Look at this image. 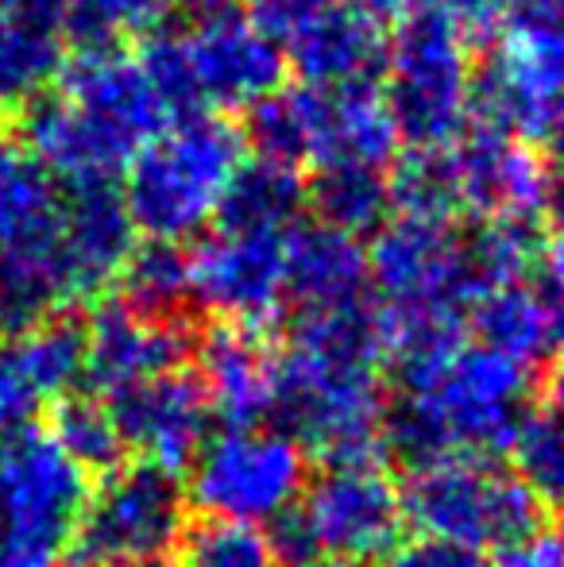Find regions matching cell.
Instances as JSON below:
<instances>
[{
    "label": "cell",
    "mask_w": 564,
    "mask_h": 567,
    "mask_svg": "<svg viewBox=\"0 0 564 567\" xmlns=\"http://www.w3.org/2000/svg\"><path fill=\"white\" fill-rule=\"evenodd\" d=\"M387 359L376 306L298 317L275 374V417L325 463L376 460L383 452Z\"/></svg>",
    "instance_id": "6da1fadb"
},
{
    "label": "cell",
    "mask_w": 564,
    "mask_h": 567,
    "mask_svg": "<svg viewBox=\"0 0 564 567\" xmlns=\"http://www.w3.org/2000/svg\"><path fill=\"white\" fill-rule=\"evenodd\" d=\"M394 367L399 398L387 402L383 449L410 471L441 455L506 452L530 413V367L468 337Z\"/></svg>",
    "instance_id": "7a4b0ae2"
},
{
    "label": "cell",
    "mask_w": 564,
    "mask_h": 567,
    "mask_svg": "<svg viewBox=\"0 0 564 567\" xmlns=\"http://www.w3.org/2000/svg\"><path fill=\"white\" fill-rule=\"evenodd\" d=\"M248 163V140L221 113L166 124L132 155L124 171V205L140 236L186 244L217 225L236 171Z\"/></svg>",
    "instance_id": "3957f363"
},
{
    "label": "cell",
    "mask_w": 564,
    "mask_h": 567,
    "mask_svg": "<svg viewBox=\"0 0 564 567\" xmlns=\"http://www.w3.org/2000/svg\"><path fill=\"white\" fill-rule=\"evenodd\" d=\"M66 306V186L23 135L0 132V337L54 321Z\"/></svg>",
    "instance_id": "277c9868"
},
{
    "label": "cell",
    "mask_w": 564,
    "mask_h": 567,
    "mask_svg": "<svg viewBox=\"0 0 564 567\" xmlns=\"http://www.w3.org/2000/svg\"><path fill=\"white\" fill-rule=\"evenodd\" d=\"M383 97L410 147H449L472 124L475 62L472 39L452 23L437 0H429L387 43Z\"/></svg>",
    "instance_id": "5b68a950"
},
{
    "label": "cell",
    "mask_w": 564,
    "mask_h": 567,
    "mask_svg": "<svg viewBox=\"0 0 564 567\" xmlns=\"http://www.w3.org/2000/svg\"><path fill=\"white\" fill-rule=\"evenodd\" d=\"M90 498V475L47 429L0 436V567H59Z\"/></svg>",
    "instance_id": "8992f818"
},
{
    "label": "cell",
    "mask_w": 564,
    "mask_h": 567,
    "mask_svg": "<svg viewBox=\"0 0 564 567\" xmlns=\"http://www.w3.org/2000/svg\"><path fill=\"white\" fill-rule=\"evenodd\" d=\"M402 509L422 537L491 553L506 548L542 525V502L514 471L488 455H441L410 471Z\"/></svg>",
    "instance_id": "52a82bcc"
},
{
    "label": "cell",
    "mask_w": 564,
    "mask_h": 567,
    "mask_svg": "<svg viewBox=\"0 0 564 567\" xmlns=\"http://www.w3.org/2000/svg\"><path fill=\"white\" fill-rule=\"evenodd\" d=\"M186 533L182 478L155 463H121L90 491L74 533L78 567H166Z\"/></svg>",
    "instance_id": "ba28073f"
},
{
    "label": "cell",
    "mask_w": 564,
    "mask_h": 567,
    "mask_svg": "<svg viewBox=\"0 0 564 567\" xmlns=\"http://www.w3.org/2000/svg\"><path fill=\"white\" fill-rule=\"evenodd\" d=\"M189 494L209 517L275 525L306 491V449L283 429H225L189 463Z\"/></svg>",
    "instance_id": "9c48e42d"
},
{
    "label": "cell",
    "mask_w": 564,
    "mask_h": 567,
    "mask_svg": "<svg viewBox=\"0 0 564 567\" xmlns=\"http://www.w3.org/2000/svg\"><path fill=\"white\" fill-rule=\"evenodd\" d=\"M202 113H248L283 90V43L248 16L240 0H186L178 28Z\"/></svg>",
    "instance_id": "30bf717a"
},
{
    "label": "cell",
    "mask_w": 564,
    "mask_h": 567,
    "mask_svg": "<svg viewBox=\"0 0 564 567\" xmlns=\"http://www.w3.org/2000/svg\"><path fill=\"white\" fill-rule=\"evenodd\" d=\"M472 124L522 140H550L564 116V16L514 20L495 35V54L475 70Z\"/></svg>",
    "instance_id": "8fae6325"
},
{
    "label": "cell",
    "mask_w": 564,
    "mask_h": 567,
    "mask_svg": "<svg viewBox=\"0 0 564 567\" xmlns=\"http://www.w3.org/2000/svg\"><path fill=\"white\" fill-rule=\"evenodd\" d=\"M290 514L309 556L329 553L360 564L387 556L407 529L402 486L376 460L325 463Z\"/></svg>",
    "instance_id": "7c38bea8"
},
{
    "label": "cell",
    "mask_w": 564,
    "mask_h": 567,
    "mask_svg": "<svg viewBox=\"0 0 564 567\" xmlns=\"http://www.w3.org/2000/svg\"><path fill=\"white\" fill-rule=\"evenodd\" d=\"M189 259V301L225 324L259 329L286 313V231L213 228L197 236Z\"/></svg>",
    "instance_id": "4fadbf2b"
},
{
    "label": "cell",
    "mask_w": 564,
    "mask_h": 567,
    "mask_svg": "<svg viewBox=\"0 0 564 567\" xmlns=\"http://www.w3.org/2000/svg\"><path fill=\"white\" fill-rule=\"evenodd\" d=\"M449 163L460 213L468 217L537 220L550 205L553 163L522 135L468 124V132L449 143Z\"/></svg>",
    "instance_id": "5bb4252c"
},
{
    "label": "cell",
    "mask_w": 564,
    "mask_h": 567,
    "mask_svg": "<svg viewBox=\"0 0 564 567\" xmlns=\"http://www.w3.org/2000/svg\"><path fill=\"white\" fill-rule=\"evenodd\" d=\"M82 379L101 398L147 382L155 374L178 371L182 359L194 348L189 324L182 317L147 313L124 298H109L93 306L90 324L82 329Z\"/></svg>",
    "instance_id": "9a60e30c"
},
{
    "label": "cell",
    "mask_w": 564,
    "mask_h": 567,
    "mask_svg": "<svg viewBox=\"0 0 564 567\" xmlns=\"http://www.w3.org/2000/svg\"><path fill=\"white\" fill-rule=\"evenodd\" d=\"M105 405L116 421L124 452H136L143 463H155L178 475L194 463L202 444L209 441V402L189 371H166L136 386L105 394Z\"/></svg>",
    "instance_id": "2e32d148"
},
{
    "label": "cell",
    "mask_w": 564,
    "mask_h": 567,
    "mask_svg": "<svg viewBox=\"0 0 564 567\" xmlns=\"http://www.w3.org/2000/svg\"><path fill=\"white\" fill-rule=\"evenodd\" d=\"M54 93H62L70 105L93 116L132 151H140L166 124H174L140 54L124 47H78L74 59L62 62Z\"/></svg>",
    "instance_id": "e0dca14e"
},
{
    "label": "cell",
    "mask_w": 564,
    "mask_h": 567,
    "mask_svg": "<svg viewBox=\"0 0 564 567\" xmlns=\"http://www.w3.org/2000/svg\"><path fill=\"white\" fill-rule=\"evenodd\" d=\"M82 363V329L70 321H43L0 337V436L35 425L39 413L74 394Z\"/></svg>",
    "instance_id": "ac0fdd59"
},
{
    "label": "cell",
    "mask_w": 564,
    "mask_h": 567,
    "mask_svg": "<svg viewBox=\"0 0 564 567\" xmlns=\"http://www.w3.org/2000/svg\"><path fill=\"white\" fill-rule=\"evenodd\" d=\"M140 231L124 205L121 182L66 186V270L74 306H93L121 282Z\"/></svg>",
    "instance_id": "d6986e66"
},
{
    "label": "cell",
    "mask_w": 564,
    "mask_h": 567,
    "mask_svg": "<svg viewBox=\"0 0 564 567\" xmlns=\"http://www.w3.org/2000/svg\"><path fill=\"white\" fill-rule=\"evenodd\" d=\"M286 313L321 317L356 309L371 301L368 247L360 236H348L321 220L294 225L286 231Z\"/></svg>",
    "instance_id": "ffe728a7"
},
{
    "label": "cell",
    "mask_w": 564,
    "mask_h": 567,
    "mask_svg": "<svg viewBox=\"0 0 564 567\" xmlns=\"http://www.w3.org/2000/svg\"><path fill=\"white\" fill-rule=\"evenodd\" d=\"M275 374L279 351L259 329L221 321L197 340V382L209 413L228 429L259 425L275 410Z\"/></svg>",
    "instance_id": "44dd1931"
},
{
    "label": "cell",
    "mask_w": 564,
    "mask_h": 567,
    "mask_svg": "<svg viewBox=\"0 0 564 567\" xmlns=\"http://www.w3.org/2000/svg\"><path fill=\"white\" fill-rule=\"evenodd\" d=\"M286 66L306 85H352L376 82L387 59V39L379 20L360 8L332 4L283 39Z\"/></svg>",
    "instance_id": "7402d4cb"
},
{
    "label": "cell",
    "mask_w": 564,
    "mask_h": 567,
    "mask_svg": "<svg viewBox=\"0 0 564 567\" xmlns=\"http://www.w3.org/2000/svg\"><path fill=\"white\" fill-rule=\"evenodd\" d=\"M399 151L402 132L376 82L321 85V155L314 171L337 163L387 171Z\"/></svg>",
    "instance_id": "603a6c76"
},
{
    "label": "cell",
    "mask_w": 564,
    "mask_h": 567,
    "mask_svg": "<svg viewBox=\"0 0 564 567\" xmlns=\"http://www.w3.org/2000/svg\"><path fill=\"white\" fill-rule=\"evenodd\" d=\"M550 309L553 301L537 286H495L468 309V329L475 332V343L530 367L550 351Z\"/></svg>",
    "instance_id": "cb8c5ba5"
},
{
    "label": "cell",
    "mask_w": 564,
    "mask_h": 567,
    "mask_svg": "<svg viewBox=\"0 0 564 567\" xmlns=\"http://www.w3.org/2000/svg\"><path fill=\"white\" fill-rule=\"evenodd\" d=\"M62 35V28L28 12L0 23V120L23 113L43 97L47 85H54L66 62Z\"/></svg>",
    "instance_id": "d4e9b609"
},
{
    "label": "cell",
    "mask_w": 564,
    "mask_h": 567,
    "mask_svg": "<svg viewBox=\"0 0 564 567\" xmlns=\"http://www.w3.org/2000/svg\"><path fill=\"white\" fill-rule=\"evenodd\" d=\"M306 213V182L298 171L267 158H248L236 171L228 197L221 205L217 228L244 231H290Z\"/></svg>",
    "instance_id": "484cf974"
},
{
    "label": "cell",
    "mask_w": 564,
    "mask_h": 567,
    "mask_svg": "<svg viewBox=\"0 0 564 567\" xmlns=\"http://www.w3.org/2000/svg\"><path fill=\"white\" fill-rule=\"evenodd\" d=\"M306 209L329 228H340L348 236H363L376 231L391 217V186H387V171L376 166H321L314 182H306Z\"/></svg>",
    "instance_id": "4316f807"
},
{
    "label": "cell",
    "mask_w": 564,
    "mask_h": 567,
    "mask_svg": "<svg viewBox=\"0 0 564 567\" xmlns=\"http://www.w3.org/2000/svg\"><path fill=\"white\" fill-rule=\"evenodd\" d=\"M186 0H70L66 35L78 47H121L171 28Z\"/></svg>",
    "instance_id": "83f0119b"
},
{
    "label": "cell",
    "mask_w": 564,
    "mask_h": 567,
    "mask_svg": "<svg viewBox=\"0 0 564 567\" xmlns=\"http://www.w3.org/2000/svg\"><path fill=\"white\" fill-rule=\"evenodd\" d=\"M542 236L545 231H537V220H519V217L480 220V228L464 239V247L483 293L495 290V286L530 282V275L537 267Z\"/></svg>",
    "instance_id": "f1b7e54d"
},
{
    "label": "cell",
    "mask_w": 564,
    "mask_h": 567,
    "mask_svg": "<svg viewBox=\"0 0 564 567\" xmlns=\"http://www.w3.org/2000/svg\"><path fill=\"white\" fill-rule=\"evenodd\" d=\"M47 433L59 441V449L90 475V471H113L124 460V441L116 433V421L109 413L105 398L66 394L51 405V429Z\"/></svg>",
    "instance_id": "f546056e"
},
{
    "label": "cell",
    "mask_w": 564,
    "mask_h": 567,
    "mask_svg": "<svg viewBox=\"0 0 564 567\" xmlns=\"http://www.w3.org/2000/svg\"><path fill=\"white\" fill-rule=\"evenodd\" d=\"M174 567H283V556L267 525L205 517L182 533Z\"/></svg>",
    "instance_id": "4dcf8cb0"
},
{
    "label": "cell",
    "mask_w": 564,
    "mask_h": 567,
    "mask_svg": "<svg viewBox=\"0 0 564 567\" xmlns=\"http://www.w3.org/2000/svg\"><path fill=\"white\" fill-rule=\"evenodd\" d=\"M514 475L542 506H564V417L553 410H530L506 444Z\"/></svg>",
    "instance_id": "1f68e13d"
},
{
    "label": "cell",
    "mask_w": 564,
    "mask_h": 567,
    "mask_svg": "<svg viewBox=\"0 0 564 567\" xmlns=\"http://www.w3.org/2000/svg\"><path fill=\"white\" fill-rule=\"evenodd\" d=\"M124 301L158 317H182V306L189 301V259L178 244H158L147 239L136 247L121 275Z\"/></svg>",
    "instance_id": "d6a6232c"
},
{
    "label": "cell",
    "mask_w": 564,
    "mask_h": 567,
    "mask_svg": "<svg viewBox=\"0 0 564 567\" xmlns=\"http://www.w3.org/2000/svg\"><path fill=\"white\" fill-rule=\"evenodd\" d=\"M383 567H488V564H483V553H472V548L449 545V540H437V537H418V540H399L383 556Z\"/></svg>",
    "instance_id": "836d02e7"
},
{
    "label": "cell",
    "mask_w": 564,
    "mask_h": 567,
    "mask_svg": "<svg viewBox=\"0 0 564 567\" xmlns=\"http://www.w3.org/2000/svg\"><path fill=\"white\" fill-rule=\"evenodd\" d=\"M488 567H564V529L561 525H537L522 540L499 548L495 564Z\"/></svg>",
    "instance_id": "e575fe53"
},
{
    "label": "cell",
    "mask_w": 564,
    "mask_h": 567,
    "mask_svg": "<svg viewBox=\"0 0 564 567\" xmlns=\"http://www.w3.org/2000/svg\"><path fill=\"white\" fill-rule=\"evenodd\" d=\"M244 8H248V16L259 23L264 31H271L275 39L290 35V31H298L306 20H314L317 12H325V8H332L337 0H240Z\"/></svg>",
    "instance_id": "d590c367"
},
{
    "label": "cell",
    "mask_w": 564,
    "mask_h": 567,
    "mask_svg": "<svg viewBox=\"0 0 564 567\" xmlns=\"http://www.w3.org/2000/svg\"><path fill=\"white\" fill-rule=\"evenodd\" d=\"M437 4L452 16V23H457L472 43H480V39H495L499 31L506 28L503 0H437Z\"/></svg>",
    "instance_id": "8d00e7d4"
},
{
    "label": "cell",
    "mask_w": 564,
    "mask_h": 567,
    "mask_svg": "<svg viewBox=\"0 0 564 567\" xmlns=\"http://www.w3.org/2000/svg\"><path fill=\"white\" fill-rule=\"evenodd\" d=\"M534 270H542L545 290L557 293V301H564V228H553V231H545V236H542Z\"/></svg>",
    "instance_id": "74e56055"
},
{
    "label": "cell",
    "mask_w": 564,
    "mask_h": 567,
    "mask_svg": "<svg viewBox=\"0 0 564 567\" xmlns=\"http://www.w3.org/2000/svg\"><path fill=\"white\" fill-rule=\"evenodd\" d=\"M352 8H360L363 16H371V20H407L410 12H418L422 4H429V0H348Z\"/></svg>",
    "instance_id": "f35d334b"
},
{
    "label": "cell",
    "mask_w": 564,
    "mask_h": 567,
    "mask_svg": "<svg viewBox=\"0 0 564 567\" xmlns=\"http://www.w3.org/2000/svg\"><path fill=\"white\" fill-rule=\"evenodd\" d=\"M557 228H564V166H553V186H550V205H545Z\"/></svg>",
    "instance_id": "ab89813d"
},
{
    "label": "cell",
    "mask_w": 564,
    "mask_h": 567,
    "mask_svg": "<svg viewBox=\"0 0 564 567\" xmlns=\"http://www.w3.org/2000/svg\"><path fill=\"white\" fill-rule=\"evenodd\" d=\"M550 351L564 363V301H553L550 309Z\"/></svg>",
    "instance_id": "60d3db41"
},
{
    "label": "cell",
    "mask_w": 564,
    "mask_h": 567,
    "mask_svg": "<svg viewBox=\"0 0 564 567\" xmlns=\"http://www.w3.org/2000/svg\"><path fill=\"white\" fill-rule=\"evenodd\" d=\"M550 410L564 417V363L557 367V371H553V382H550Z\"/></svg>",
    "instance_id": "b9f144b4"
},
{
    "label": "cell",
    "mask_w": 564,
    "mask_h": 567,
    "mask_svg": "<svg viewBox=\"0 0 564 567\" xmlns=\"http://www.w3.org/2000/svg\"><path fill=\"white\" fill-rule=\"evenodd\" d=\"M298 567H368V564H360V560H345V556H329V553H321V556H309L306 564H298Z\"/></svg>",
    "instance_id": "7bdbcfd3"
},
{
    "label": "cell",
    "mask_w": 564,
    "mask_h": 567,
    "mask_svg": "<svg viewBox=\"0 0 564 567\" xmlns=\"http://www.w3.org/2000/svg\"><path fill=\"white\" fill-rule=\"evenodd\" d=\"M550 163L553 166H564V116H561V124L557 127H553V132H550Z\"/></svg>",
    "instance_id": "ee69618b"
},
{
    "label": "cell",
    "mask_w": 564,
    "mask_h": 567,
    "mask_svg": "<svg viewBox=\"0 0 564 567\" xmlns=\"http://www.w3.org/2000/svg\"><path fill=\"white\" fill-rule=\"evenodd\" d=\"M20 12H23V0H0V23L16 20Z\"/></svg>",
    "instance_id": "f6af8a7d"
}]
</instances>
